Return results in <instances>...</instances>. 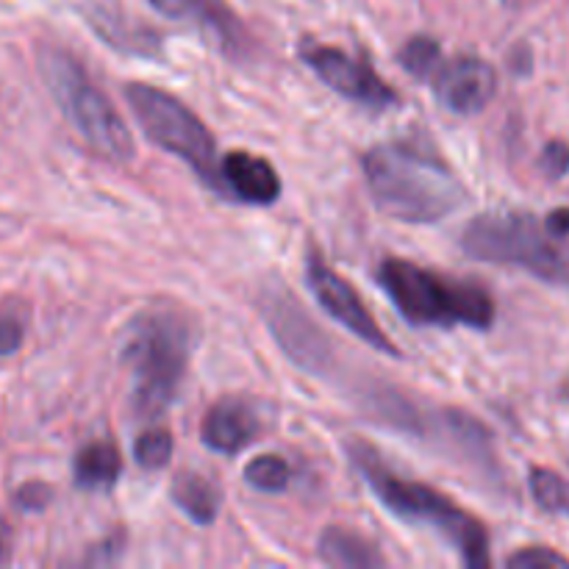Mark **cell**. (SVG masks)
<instances>
[{"mask_svg":"<svg viewBox=\"0 0 569 569\" xmlns=\"http://www.w3.org/2000/svg\"><path fill=\"white\" fill-rule=\"evenodd\" d=\"M361 164L378 209L400 222H437L467 200L459 176L420 142H381L367 150Z\"/></svg>","mask_w":569,"mask_h":569,"instance_id":"1","label":"cell"},{"mask_svg":"<svg viewBox=\"0 0 569 569\" xmlns=\"http://www.w3.org/2000/svg\"><path fill=\"white\" fill-rule=\"evenodd\" d=\"M192 356V326L176 309H148L128 322L122 361L131 370V403L139 417H161L178 398Z\"/></svg>","mask_w":569,"mask_h":569,"instance_id":"2","label":"cell"},{"mask_svg":"<svg viewBox=\"0 0 569 569\" xmlns=\"http://www.w3.org/2000/svg\"><path fill=\"white\" fill-rule=\"evenodd\" d=\"M350 456H353L356 467L365 476V481L370 483L372 492L378 495V500L395 517L442 533L459 550L461 561L467 567H489V537L476 517L461 511L453 500L445 498L442 492H437L428 483H415L389 470L381 456L367 448V445H350Z\"/></svg>","mask_w":569,"mask_h":569,"instance_id":"3","label":"cell"},{"mask_svg":"<svg viewBox=\"0 0 569 569\" xmlns=\"http://www.w3.org/2000/svg\"><path fill=\"white\" fill-rule=\"evenodd\" d=\"M378 283L411 326H470L483 331L495 322V300L489 298L487 289L476 283H459L415 261H381Z\"/></svg>","mask_w":569,"mask_h":569,"instance_id":"4","label":"cell"},{"mask_svg":"<svg viewBox=\"0 0 569 569\" xmlns=\"http://www.w3.org/2000/svg\"><path fill=\"white\" fill-rule=\"evenodd\" d=\"M39 72L61 114L94 153L114 164H128L133 159V139L126 120L103 89L87 76L76 56L48 44L39 50Z\"/></svg>","mask_w":569,"mask_h":569,"instance_id":"5","label":"cell"},{"mask_svg":"<svg viewBox=\"0 0 569 569\" xmlns=\"http://www.w3.org/2000/svg\"><path fill=\"white\" fill-rule=\"evenodd\" d=\"M545 222L528 211H489L461 233V248L481 261L511 264L548 281L569 278V253L556 242Z\"/></svg>","mask_w":569,"mask_h":569,"instance_id":"6","label":"cell"},{"mask_svg":"<svg viewBox=\"0 0 569 569\" xmlns=\"http://www.w3.org/2000/svg\"><path fill=\"white\" fill-rule=\"evenodd\" d=\"M126 98L144 137L167 153H176L178 159L187 161L203 178L206 187L217 189L220 161L214 150L217 142L206 122L176 94L148 83H128Z\"/></svg>","mask_w":569,"mask_h":569,"instance_id":"7","label":"cell"},{"mask_svg":"<svg viewBox=\"0 0 569 569\" xmlns=\"http://www.w3.org/2000/svg\"><path fill=\"white\" fill-rule=\"evenodd\" d=\"M300 59L322 78V83H328L342 98L370 106V109H389L398 103V92L367 61L345 53L342 48L306 37L300 42Z\"/></svg>","mask_w":569,"mask_h":569,"instance_id":"8","label":"cell"},{"mask_svg":"<svg viewBox=\"0 0 569 569\" xmlns=\"http://www.w3.org/2000/svg\"><path fill=\"white\" fill-rule=\"evenodd\" d=\"M306 283H309L311 295H315V300L322 306L326 315L342 322L350 333H356L370 348L381 350L387 356H398L392 339L381 331V326L370 315V309L359 298V292L339 272H333L315 250H309V256H306Z\"/></svg>","mask_w":569,"mask_h":569,"instance_id":"9","label":"cell"},{"mask_svg":"<svg viewBox=\"0 0 569 569\" xmlns=\"http://www.w3.org/2000/svg\"><path fill=\"white\" fill-rule=\"evenodd\" d=\"M431 78L439 103L461 117L483 111L498 92V72L489 61L478 59V56L445 59Z\"/></svg>","mask_w":569,"mask_h":569,"instance_id":"10","label":"cell"},{"mask_svg":"<svg viewBox=\"0 0 569 569\" xmlns=\"http://www.w3.org/2000/svg\"><path fill=\"white\" fill-rule=\"evenodd\" d=\"M217 194L250 206H270L281 198V178L276 167L248 150H231L220 159Z\"/></svg>","mask_w":569,"mask_h":569,"instance_id":"11","label":"cell"},{"mask_svg":"<svg viewBox=\"0 0 569 569\" xmlns=\"http://www.w3.org/2000/svg\"><path fill=\"white\" fill-rule=\"evenodd\" d=\"M150 3H153V9H159L164 17L198 26L200 31L209 33L226 53H244L248 33H244L237 14L228 9L226 0H150Z\"/></svg>","mask_w":569,"mask_h":569,"instance_id":"12","label":"cell"},{"mask_svg":"<svg viewBox=\"0 0 569 569\" xmlns=\"http://www.w3.org/2000/svg\"><path fill=\"white\" fill-rule=\"evenodd\" d=\"M261 433V420L253 406L242 398H222L209 409L200 426V439L209 450L222 456L242 453Z\"/></svg>","mask_w":569,"mask_h":569,"instance_id":"13","label":"cell"},{"mask_svg":"<svg viewBox=\"0 0 569 569\" xmlns=\"http://www.w3.org/2000/svg\"><path fill=\"white\" fill-rule=\"evenodd\" d=\"M122 472V456L111 439H94L78 450L72 461V478L78 489L87 492H109Z\"/></svg>","mask_w":569,"mask_h":569,"instance_id":"14","label":"cell"},{"mask_svg":"<svg viewBox=\"0 0 569 569\" xmlns=\"http://www.w3.org/2000/svg\"><path fill=\"white\" fill-rule=\"evenodd\" d=\"M320 559L326 561L328 567H348V569H372L383 567L387 559L378 553V548L372 542H367L365 537H359L356 531H348L342 526H331L322 531L320 545Z\"/></svg>","mask_w":569,"mask_h":569,"instance_id":"15","label":"cell"},{"mask_svg":"<svg viewBox=\"0 0 569 569\" xmlns=\"http://www.w3.org/2000/svg\"><path fill=\"white\" fill-rule=\"evenodd\" d=\"M170 495L178 509L198 526H211L220 515V492L209 478L198 476V472H181L172 481Z\"/></svg>","mask_w":569,"mask_h":569,"instance_id":"16","label":"cell"},{"mask_svg":"<svg viewBox=\"0 0 569 569\" xmlns=\"http://www.w3.org/2000/svg\"><path fill=\"white\" fill-rule=\"evenodd\" d=\"M244 481L267 495L287 492L289 481H292V467L287 465V459H281L276 453L259 456V459H253L244 467Z\"/></svg>","mask_w":569,"mask_h":569,"instance_id":"17","label":"cell"},{"mask_svg":"<svg viewBox=\"0 0 569 569\" xmlns=\"http://www.w3.org/2000/svg\"><path fill=\"white\" fill-rule=\"evenodd\" d=\"M442 61V44L431 37L409 39V42L403 44V50H400V64H403V70L415 78H431Z\"/></svg>","mask_w":569,"mask_h":569,"instance_id":"18","label":"cell"},{"mask_svg":"<svg viewBox=\"0 0 569 569\" xmlns=\"http://www.w3.org/2000/svg\"><path fill=\"white\" fill-rule=\"evenodd\" d=\"M531 495L545 511L553 515H569V481L553 470L537 467L531 470Z\"/></svg>","mask_w":569,"mask_h":569,"instance_id":"19","label":"cell"},{"mask_svg":"<svg viewBox=\"0 0 569 569\" xmlns=\"http://www.w3.org/2000/svg\"><path fill=\"white\" fill-rule=\"evenodd\" d=\"M133 459L142 470H161L172 459V433L167 428H150L133 442Z\"/></svg>","mask_w":569,"mask_h":569,"instance_id":"20","label":"cell"},{"mask_svg":"<svg viewBox=\"0 0 569 569\" xmlns=\"http://www.w3.org/2000/svg\"><path fill=\"white\" fill-rule=\"evenodd\" d=\"M26 339V315L20 303L0 306V356H11L20 350Z\"/></svg>","mask_w":569,"mask_h":569,"instance_id":"21","label":"cell"},{"mask_svg":"<svg viewBox=\"0 0 569 569\" xmlns=\"http://www.w3.org/2000/svg\"><path fill=\"white\" fill-rule=\"evenodd\" d=\"M506 567L511 569H567L569 559L567 556L556 553L550 548H526L520 553L509 556Z\"/></svg>","mask_w":569,"mask_h":569,"instance_id":"22","label":"cell"},{"mask_svg":"<svg viewBox=\"0 0 569 569\" xmlns=\"http://www.w3.org/2000/svg\"><path fill=\"white\" fill-rule=\"evenodd\" d=\"M50 498H53L50 487H44V483H39V481L26 483V487L17 489V495H14L17 506H20L22 511H42L44 506L50 503Z\"/></svg>","mask_w":569,"mask_h":569,"instance_id":"23","label":"cell"},{"mask_svg":"<svg viewBox=\"0 0 569 569\" xmlns=\"http://www.w3.org/2000/svg\"><path fill=\"white\" fill-rule=\"evenodd\" d=\"M542 170L550 178H565L569 172V144L567 142H550L542 150Z\"/></svg>","mask_w":569,"mask_h":569,"instance_id":"24","label":"cell"},{"mask_svg":"<svg viewBox=\"0 0 569 569\" xmlns=\"http://www.w3.org/2000/svg\"><path fill=\"white\" fill-rule=\"evenodd\" d=\"M545 226H548V231L553 233V237H559V239L569 237V209L550 211L548 220H545Z\"/></svg>","mask_w":569,"mask_h":569,"instance_id":"25","label":"cell"},{"mask_svg":"<svg viewBox=\"0 0 569 569\" xmlns=\"http://www.w3.org/2000/svg\"><path fill=\"white\" fill-rule=\"evenodd\" d=\"M11 561V528L6 517L0 515V567Z\"/></svg>","mask_w":569,"mask_h":569,"instance_id":"26","label":"cell"}]
</instances>
